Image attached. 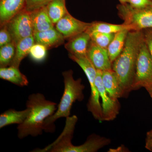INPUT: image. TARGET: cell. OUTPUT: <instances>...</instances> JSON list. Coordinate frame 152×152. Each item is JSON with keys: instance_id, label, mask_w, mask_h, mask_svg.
I'll list each match as a JSON object with an SVG mask.
<instances>
[{"instance_id": "obj_24", "label": "cell", "mask_w": 152, "mask_h": 152, "mask_svg": "<svg viewBox=\"0 0 152 152\" xmlns=\"http://www.w3.org/2000/svg\"><path fill=\"white\" fill-rule=\"evenodd\" d=\"M89 34V33H88ZM92 42L97 45L107 49L113 39L115 34L94 32L90 33Z\"/></svg>"}, {"instance_id": "obj_6", "label": "cell", "mask_w": 152, "mask_h": 152, "mask_svg": "<svg viewBox=\"0 0 152 152\" xmlns=\"http://www.w3.org/2000/svg\"><path fill=\"white\" fill-rule=\"evenodd\" d=\"M152 85V58L145 41L142 44L137 60L132 90Z\"/></svg>"}, {"instance_id": "obj_31", "label": "cell", "mask_w": 152, "mask_h": 152, "mask_svg": "<svg viewBox=\"0 0 152 152\" xmlns=\"http://www.w3.org/2000/svg\"><path fill=\"white\" fill-rule=\"evenodd\" d=\"M145 88L146 89L147 91L149 94L151 98L152 99V85L146 87Z\"/></svg>"}, {"instance_id": "obj_9", "label": "cell", "mask_w": 152, "mask_h": 152, "mask_svg": "<svg viewBox=\"0 0 152 152\" xmlns=\"http://www.w3.org/2000/svg\"><path fill=\"white\" fill-rule=\"evenodd\" d=\"M102 75V71L97 70L96 83L102 101L103 118V121H112L118 114L120 104L118 100H113L106 92L103 84Z\"/></svg>"}, {"instance_id": "obj_3", "label": "cell", "mask_w": 152, "mask_h": 152, "mask_svg": "<svg viewBox=\"0 0 152 152\" xmlns=\"http://www.w3.org/2000/svg\"><path fill=\"white\" fill-rule=\"evenodd\" d=\"M64 89L63 96L56 112L45 121L44 131L52 133L55 130L54 123L61 118H68L70 115L72 106L76 101L84 99L83 91L85 86L82 84L81 79L75 80L72 70L62 73Z\"/></svg>"}, {"instance_id": "obj_5", "label": "cell", "mask_w": 152, "mask_h": 152, "mask_svg": "<svg viewBox=\"0 0 152 152\" xmlns=\"http://www.w3.org/2000/svg\"><path fill=\"white\" fill-rule=\"evenodd\" d=\"M87 76L91 87V96L88 104L89 111L96 119L103 121L102 110L100 102L99 94L96 83L97 70L87 56L77 57L75 60Z\"/></svg>"}, {"instance_id": "obj_7", "label": "cell", "mask_w": 152, "mask_h": 152, "mask_svg": "<svg viewBox=\"0 0 152 152\" xmlns=\"http://www.w3.org/2000/svg\"><path fill=\"white\" fill-rule=\"evenodd\" d=\"M10 33L12 42L17 44L22 39L34 34L30 12L23 9L6 24Z\"/></svg>"}, {"instance_id": "obj_26", "label": "cell", "mask_w": 152, "mask_h": 152, "mask_svg": "<svg viewBox=\"0 0 152 152\" xmlns=\"http://www.w3.org/2000/svg\"><path fill=\"white\" fill-rule=\"evenodd\" d=\"M52 0H26L25 9L28 12H31L46 6Z\"/></svg>"}, {"instance_id": "obj_2", "label": "cell", "mask_w": 152, "mask_h": 152, "mask_svg": "<svg viewBox=\"0 0 152 152\" xmlns=\"http://www.w3.org/2000/svg\"><path fill=\"white\" fill-rule=\"evenodd\" d=\"M26 106L29 113L24 122L18 126V136L20 139L42 134L45 121L54 113L58 108L56 103L47 100L41 93L30 95Z\"/></svg>"}, {"instance_id": "obj_11", "label": "cell", "mask_w": 152, "mask_h": 152, "mask_svg": "<svg viewBox=\"0 0 152 152\" xmlns=\"http://www.w3.org/2000/svg\"><path fill=\"white\" fill-rule=\"evenodd\" d=\"M26 0H0L1 27L25 9Z\"/></svg>"}, {"instance_id": "obj_8", "label": "cell", "mask_w": 152, "mask_h": 152, "mask_svg": "<svg viewBox=\"0 0 152 152\" xmlns=\"http://www.w3.org/2000/svg\"><path fill=\"white\" fill-rule=\"evenodd\" d=\"M91 25V23H86L75 18L68 12L55 24V28L65 39H69L86 31Z\"/></svg>"}, {"instance_id": "obj_22", "label": "cell", "mask_w": 152, "mask_h": 152, "mask_svg": "<svg viewBox=\"0 0 152 152\" xmlns=\"http://www.w3.org/2000/svg\"><path fill=\"white\" fill-rule=\"evenodd\" d=\"M46 7L49 17L55 25L69 12L66 0H52Z\"/></svg>"}, {"instance_id": "obj_27", "label": "cell", "mask_w": 152, "mask_h": 152, "mask_svg": "<svg viewBox=\"0 0 152 152\" xmlns=\"http://www.w3.org/2000/svg\"><path fill=\"white\" fill-rule=\"evenodd\" d=\"M12 42V37L7 25L1 27L0 31V47Z\"/></svg>"}, {"instance_id": "obj_30", "label": "cell", "mask_w": 152, "mask_h": 152, "mask_svg": "<svg viewBox=\"0 0 152 152\" xmlns=\"http://www.w3.org/2000/svg\"><path fill=\"white\" fill-rule=\"evenodd\" d=\"M145 148L147 149L152 151V129L147 133Z\"/></svg>"}, {"instance_id": "obj_18", "label": "cell", "mask_w": 152, "mask_h": 152, "mask_svg": "<svg viewBox=\"0 0 152 152\" xmlns=\"http://www.w3.org/2000/svg\"><path fill=\"white\" fill-rule=\"evenodd\" d=\"M29 113V110L27 108L21 111L12 109L6 111L0 115V129L8 125L23 124L27 118Z\"/></svg>"}, {"instance_id": "obj_14", "label": "cell", "mask_w": 152, "mask_h": 152, "mask_svg": "<svg viewBox=\"0 0 152 152\" xmlns=\"http://www.w3.org/2000/svg\"><path fill=\"white\" fill-rule=\"evenodd\" d=\"M35 43L44 45L48 49L59 46L64 42L65 38L55 27L44 31L34 33Z\"/></svg>"}, {"instance_id": "obj_21", "label": "cell", "mask_w": 152, "mask_h": 152, "mask_svg": "<svg viewBox=\"0 0 152 152\" xmlns=\"http://www.w3.org/2000/svg\"><path fill=\"white\" fill-rule=\"evenodd\" d=\"M124 30L132 31L130 26L123 23L121 24H115L102 21H94L91 23L89 27L86 31L89 34L97 32L105 34H113Z\"/></svg>"}, {"instance_id": "obj_32", "label": "cell", "mask_w": 152, "mask_h": 152, "mask_svg": "<svg viewBox=\"0 0 152 152\" xmlns=\"http://www.w3.org/2000/svg\"><path fill=\"white\" fill-rule=\"evenodd\" d=\"M121 4H126L128 3V0H118Z\"/></svg>"}, {"instance_id": "obj_20", "label": "cell", "mask_w": 152, "mask_h": 152, "mask_svg": "<svg viewBox=\"0 0 152 152\" xmlns=\"http://www.w3.org/2000/svg\"><path fill=\"white\" fill-rule=\"evenodd\" d=\"M129 30H124L115 34L113 39L107 48L109 56L113 63L123 51Z\"/></svg>"}, {"instance_id": "obj_10", "label": "cell", "mask_w": 152, "mask_h": 152, "mask_svg": "<svg viewBox=\"0 0 152 152\" xmlns=\"http://www.w3.org/2000/svg\"><path fill=\"white\" fill-rule=\"evenodd\" d=\"M87 56L97 70L104 71L112 69V62L107 49L97 45L91 41Z\"/></svg>"}, {"instance_id": "obj_29", "label": "cell", "mask_w": 152, "mask_h": 152, "mask_svg": "<svg viewBox=\"0 0 152 152\" xmlns=\"http://www.w3.org/2000/svg\"><path fill=\"white\" fill-rule=\"evenodd\" d=\"M144 41L152 58V28L142 30Z\"/></svg>"}, {"instance_id": "obj_17", "label": "cell", "mask_w": 152, "mask_h": 152, "mask_svg": "<svg viewBox=\"0 0 152 152\" xmlns=\"http://www.w3.org/2000/svg\"><path fill=\"white\" fill-rule=\"evenodd\" d=\"M0 78L20 87L26 86L29 83L27 78L21 72L19 68L12 66L1 67Z\"/></svg>"}, {"instance_id": "obj_28", "label": "cell", "mask_w": 152, "mask_h": 152, "mask_svg": "<svg viewBox=\"0 0 152 152\" xmlns=\"http://www.w3.org/2000/svg\"><path fill=\"white\" fill-rule=\"evenodd\" d=\"M128 4L134 8H145L152 6V0H128Z\"/></svg>"}, {"instance_id": "obj_15", "label": "cell", "mask_w": 152, "mask_h": 152, "mask_svg": "<svg viewBox=\"0 0 152 152\" xmlns=\"http://www.w3.org/2000/svg\"><path fill=\"white\" fill-rule=\"evenodd\" d=\"M110 140L105 138L92 135L87 141L80 145L75 146L72 144L67 147L65 152H95L107 145Z\"/></svg>"}, {"instance_id": "obj_4", "label": "cell", "mask_w": 152, "mask_h": 152, "mask_svg": "<svg viewBox=\"0 0 152 152\" xmlns=\"http://www.w3.org/2000/svg\"><path fill=\"white\" fill-rule=\"evenodd\" d=\"M118 14L124 23L132 30L142 31L152 28V6L142 9L132 7L128 3L117 6Z\"/></svg>"}, {"instance_id": "obj_13", "label": "cell", "mask_w": 152, "mask_h": 152, "mask_svg": "<svg viewBox=\"0 0 152 152\" xmlns=\"http://www.w3.org/2000/svg\"><path fill=\"white\" fill-rule=\"evenodd\" d=\"M104 88L110 97L115 101L123 96L122 90L116 74L113 69L102 72Z\"/></svg>"}, {"instance_id": "obj_1", "label": "cell", "mask_w": 152, "mask_h": 152, "mask_svg": "<svg viewBox=\"0 0 152 152\" xmlns=\"http://www.w3.org/2000/svg\"><path fill=\"white\" fill-rule=\"evenodd\" d=\"M144 42L142 31H129L123 51L113 63L112 69L119 81L123 96L132 90L139 51Z\"/></svg>"}, {"instance_id": "obj_19", "label": "cell", "mask_w": 152, "mask_h": 152, "mask_svg": "<svg viewBox=\"0 0 152 152\" xmlns=\"http://www.w3.org/2000/svg\"><path fill=\"white\" fill-rule=\"evenodd\" d=\"M35 43L34 36L22 39L16 45L15 57L11 66L19 68L23 59L29 54L30 50Z\"/></svg>"}, {"instance_id": "obj_25", "label": "cell", "mask_w": 152, "mask_h": 152, "mask_svg": "<svg viewBox=\"0 0 152 152\" xmlns=\"http://www.w3.org/2000/svg\"><path fill=\"white\" fill-rule=\"evenodd\" d=\"M48 50L44 45L35 43L31 48L29 55L34 61L39 62L45 59L46 57Z\"/></svg>"}, {"instance_id": "obj_12", "label": "cell", "mask_w": 152, "mask_h": 152, "mask_svg": "<svg viewBox=\"0 0 152 152\" xmlns=\"http://www.w3.org/2000/svg\"><path fill=\"white\" fill-rule=\"evenodd\" d=\"M68 40L65 45V48L69 54L77 56H87L91 41L89 34L86 31L83 32Z\"/></svg>"}, {"instance_id": "obj_16", "label": "cell", "mask_w": 152, "mask_h": 152, "mask_svg": "<svg viewBox=\"0 0 152 152\" xmlns=\"http://www.w3.org/2000/svg\"><path fill=\"white\" fill-rule=\"evenodd\" d=\"M31 13L34 33L44 31L55 27L49 17L46 6L37 9Z\"/></svg>"}, {"instance_id": "obj_23", "label": "cell", "mask_w": 152, "mask_h": 152, "mask_svg": "<svg viewBox=\"0 0 152 152\" xmlns=\"http://www.w3.org/2000/svg\"><path fill=\"white\" fill-rule=\"evenodd\" d=\"M16 45L13 42L1 47L0 66L6 67L10 66L15 57Z\"/></svg>"}]
</instances>
